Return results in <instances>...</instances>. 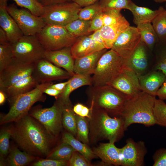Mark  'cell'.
Listing matches in <instances>:
<instances>
[{
	"label": "cell",
	"instance_id": "obj_5",
	"mask_svg": "<svg viewBox=\"0 0 166 166\" xmlns=\"http://www.w3.org/2000/svg\"><path fill=\"white\" fill-rule=\"evenodd\" d=\"M125 60L111 49L101 57L92 77V85H109L125 67Z\"/></svg>",
	"mask_w": 166,
	"mask_h": 166
},
{
	"label": "cell",
	"instance_id": "obj_10",
	"mask_svg": "<svg viewBox=\"0 0 166 166\" xmlns=\"http://www.w3.org/2000/svg\"><path fill=\"white\" fill-rule=\"evenodd\" d=\"M81 8L73 2L52 5L44 6L41 17L46 24L66 26L79 18L78 14Z\"/></svg>",
	"mask_w": 166,
	"mask_h": 166
},
{
	"label": "cell",
	"instance_id": "obj_56",
	"mask_svg": "<svg viewBox=\"0 0 166 166\" xmlns=\"http://www.w3.org/2000/svg\"><path fill=\"white\" fill-rule=\"evenodd\" d=\"M6 96L5 93L2 91L0 90V105H2L5 102Z\"/></svg>",
	"mask_w": 166,
	"mask_h": 166
},
{
	"label": "cell",
	"instance_id": "obj_12",
	"mask_svg": "<svg viewBox=\"0 0 166 166\" xmlns=\"http://www.w3.org/2000/svg\"><path fill=\"white\" fill-rule=\"evenodd\" d=\"M32 76L39 84L56 80L69 79L72 77L67 71L44 58L34 63Z\"/></svg>",
	"mask_w": 166,
	"mask_h": 166
},
{
	"label": "cell",
	"instance_id": "obj_24",
	"mask_svg": "<svg viewBox=\"0 0 166 166\" xmlns=\"http://www.w3.org/2000/svg\"><path fill=\"white\" fill-rule=\"evenodd\" d=\"M39 84L32 76L23 78L8 87L0 89L5 93L11 104L20 96L34 89Z\"/></svg>",
	"mask_w": 166,
	"mask_h": 166
},
{
	"label": "cell",
	"instance_id": "obj_40",
	"mask_svg": "<svg viewBox=\"0 0 166 166\" xmlns=\"http://www.w3.org/2000/svg\"><path fill=\"white\" fill-rule=\"evenodd\" d=\"M13 60L11 44H0V72L6 68Z\"/></svg>",
	"mask_w": 166,
	"mask_h": 166
},
{
	"label": "cell",
	"instance_id": "obj_50",
	"mask_svg": "<svg viewBox=\"0 0 166 166\" xmlns=\"http://www.w3.org/2000/svg\"><path fill=\"white\" fill-rule=\"evenodd\" d=\"M43 6L73 2V0H38Z\"/></svg>",
	"mask_w": 166,
	"mask_h": 166
},
{
	"label": "cell",
	"instance_id": "obj_33",
	"mask_svg": "<svg viewBox=\"0 0 166 166\" xmlns=\"http://www.w3.org/2000/svg\"><path fill=\"white\" fill-rule=\"evenodd\" d=\"M91 20H85L79 18L73 21L65 27L69 33L75 38L89 35Z\"/></svg>",
	"mask_w": 166,
	"mask_h": 166
},
{
	"label": "cell",
	"instance_id": "obj_8",
	"mask_svg": "<svg viewBox=\"0 0 166 166\" xmlns=\"http://www.w3.org/2000/svg\"><path fill=\"white\" fill-rule=\"evenodd\" d=\"M36 36L46 50L71 47L78 38L71 35L65 26L49 24H46Z\"/></svg>",
	"mask_w": 166,
	"mask_h": 166
},
{
	"label": "cell",
	"instance_id": "obj_43",
	"mask_svg": "<svg viewBox=\"0 0 166 166\" xmlns=\"http://www.w3.org/2000/svg\"><path fill=\"white\" fill-rule=\"evenodd\" d=\"M123 15L121 10L103 9V19L104 26H108L116 22Z\"/></svg>",
	"mask_w": 166,
	"mask_h": 166
},
{
	"label": "cell",
	"instance_id": "obj_11",
	"mask_svg": "<svg viewBox=\"0 0 166 166\" xmlns=\"http://www.w3.org/2000/svg\"><path fill=\"white\" fill-rule=\"evenodd\" d=\"M6 9L24 35H36L46 25L41 17L36 16L25 9H19L14 4L7 6Z\"/></svg>",
	"mask_w": 166,
	"mask_h": 166
},
{
	"label": "cell",
	"instance_id": "obj_53",
	"mask_svg": "<svg viewBox=\"0 0 166 166\" xmlns=\"http://www.w3.org/2000/svg\"><path fill=\"white\" fill-rule=\"evenodd\" d=\"M44 93L49 96H53L56 98L62 92L54 89L48 87L45 90Z\"/></svg>",
	"mask_w": 166,
	"mask_h": 166
},
{
	"label": "cell",
	"instance_id": "obj_32",
	"mask_svg": "<svg viewBox=\"0 0 166 166\" xmlns=\"http://www.w3.org/2000/svg\"><path fill=\"white\" fill-rule=\"evenodd\" d=\"M153 51L154 57L152 70L162 71L166 77V42H158Z\"/></svg>",
	"mask_w": 166,
	"mask_h": 166
},
{
	"label": "cell",
	"instance_id": "obj_38",
	"mask_svg": "<svg viewBox=\"0 0 166 166\" xmlns=\"http://www.w3.org/2000/svg\"><path fill=\"white\" fill-rule=\"evenodd\" d=\"M11 0L15 2L18 6L27 9L33 14L36 16L41 17L43 13L44 6L38 0Z\"/></svg>",
	"mask_w": 166,
	"mask_h": 166
},
{
	"label": "cell",
	"instance_id": "obj_46",
	"mask_svg": "<svg viewBox=\"0 0 166 166\" xmlns=\"http://www.w3.org/2000/svg\"><path fill=\"white\" fill-rule=\"evenodd\" d=\"M153 166H166V148H160L157 150L152 156Z\"/></svg>",
	"mask_w": 166,
	"mask_h": 166
},
{
	"label": "cell",
	"instance_id": "obj_14",
	"mask_svg": "<svg viewBox=\"0 0 166 166\" xmlns=\"http://www.w3.org/2000/svg\"><path fill=\"white\" fill-rule=\"evenodd\" d=\"M34 63L12 62L0 72V89L6 88L18 81L32 75Z\"/></svg>",
	"mask_w": 166,
	"mask_h": 166
},
{
	"label": "cell",
	"instance_id": "obj_29",
	"mask_svg": "<svg viewBox=\"0 0 166 166\" xmlns=\"http://www.w3.org/2000/svg\"><path fill=\"white\" fill-rule=\"evenodd\" d=\"M6 161L9 165L23 166L32 162L35 156L25 151H21L18 148H13L10 150Z\"/></svg>",
	"mask_w": 166,
	"mask_h": 166
},
{
	"label": "cell",
	"instance_id": "obj_54",
	"mask_svg": "<svg viewBox=\"0 0 166 166\" xmlns=\"http://www.w3.org/2000/svg\"><path fill=\"white\" fill-rule=\"evenodd\" d=\"M99 0H73L74 2L79 5L81 7H84L93 4Z\"/></svg>",
	"mask_w": 166,
	"mask_h": 166
},
{
	"label": "cell",
	"instance_id": "obj_48",
	"mask_svg": "<svg viewBox=\"0 0 166 166\" xmlns=\"http://www.w3.org/2000/svg\"><path fill=\"white\" fill-rule=\"evenodd\" d=\"M74 113L79 116L89 119L90 117L91 109L80 103H77L73 106Z\"/></svg>",
	"mask_w": 166,
	"mask_h": 166
},
{
	"label": "cell",
	"instance_id": "obj_6",
	"mask_svg": "<svg viewBox=\"0 0 166 166\" xmlns=\"http://www.w3.org/2000/svg\"><path fill=\"white\" fill-rule=\"evenodd\" d=\"M52 84V82L40 84L32 90L18 97L10 104L8 112L1 117L0 124L16 122L28 114L35 103L45 100L44 91Z\"/></svg>",
	"mask_w": 166,
	"mask_h": 166
},
{
	"label": "cell",
	"instance_id": "obj_2",
	"mask_svg": "<svg viewBox=\"0 0 166 166\" xmlns=\"http://www.w3.org/2000/svg\"><path fill=\"white\" fill-rule=\"evenodd\" d=\"M90 109V117L88 118L89 142L94 144L105 140L115 143L123 137L126 130L121 116L112 117L104 111Z\"/></svg>",
	"mask_w": 166,
	"mask_h": 166
},
{
	"label": "cell",
	"instance_id": "obj_30",
	"mask_svg": "<svg viewBox=\"0 0 166 166\" xmlns=\"http://www.w3.org/2000/svg\"><path fill=\"white\" fill-rule=\"evenodd\" d=\"M92 40V34L78 38L71 46L72 56L75 59L89 54Z\"/></svg>",
	"mask_w": 166,
	"mask_h": 166
},
{
	"label": "cell",
	"instance_id": "obj_58",
	"mask_svg": "<svg viewBox=\"0 0 166 166\" xmlns=\"http://www.w3.org/2000/svg\"><path fill=\"white\" fill-rule=\"evenodd\" d=\"M165 7H166V8H165V10H166V3Z\"/></svg>",
	"mask_w": 166,
	"mask_h": 166
},
{
	"label": "cell",
	"instance_id": "obj_9",
	"mask_svg": "<svg viewBox=\"0 0 166 166\" xmlns=\"http://www.w3.org/2000/svg\"><path fill=\"white\" fill-rule=\"evenodd\" d=\"M11 44L13 58L16 61L34 63L44 58L46 50L36 35H24Z\"/></svg>",
	"mask_w": 166,
	"mask_h": 166
},
{
	"label": "cell",
	"instance_id": "obj_49",
	"mask_svg": "<svg viewBox=\"0 0 166 166\" xmlns=\"http://www.w3.org/2000/svg\"><path fill=\"white\" fill-rule=\"evenodd\" d=\"M104 26L102 11L91 20L89 32L91 33L100 30Z\"/></svg>",
	"mask_w": 166,
	"mask_h": 166
},
{
	"label": "cell",
	"instance_id": "obj_17",
	"mask_svg": "<svg viewBox=\"0 0 166 166\" xmlns=\"http://www.w3.org/2000/svg\"><path fill=\"white\" fill-rule=\"evenodd\" d=\"M149 50L141 40L129 57L125 60V67L132 70L138 76L145 74L149 66Z\"/></svg>",
	"mask_w": 166,
	"mask_h": 166
},
{
	"label": "cell",
	"instance_id": "obj_31",
	"mask_svg": "<svg viewBox=\"0 0 166 166\" xmlns=\"http://www.w3.org/2000/svg\"><path fill=\"white\" fill-rule=\"evenodd\" d=\"M159 13L152 21V26L158 37L159 42H166V11L162 6Z\"/></svg>",
	"mask_w": 166,
	"mask_h": 166
},
{
	"label": "cell",
	"instance_id": "obj_39",
	"mask_svg": "<svg viewBox=\"0 0 166 166\" xmlns=\"http://www.w3.org/2000/svg\"><path fill=\"white\" fill-rule=\"evenodd\" d=\"M103 9L98 1L81 8L79 14V18L85 20H91L101 13Z\"/></svg>",
	"mask_w": 166,
	"mask_h": 166
},
{
	"label": "cell",
	"instance_id": "obj_7",
	"mask_svg": "<svg viewBox=\"0 0 166 166\" xmlns=\"http://www.w3.org/2000/svg\"><path fill=\"white\" fill-rule=\"evenodd\" d=\"M52 106L42 108L38 106L30 110L29 114L36 119L46 129L48 132L55 137L58 135L63 127L62 114L64 109L72 105L57 97Z\"/></svg>",
	"mask_w": 166,
	"mask_h": 166
},
{
	"label": "cell",
	"instance_id": "obj_13",
	"mask_svg": "<svg viewBox=\"0 0 166 166\" xmlns=\"http://www.w3.org/2000/svg\"><path fill=\"white\" fill-rule=\"evenodd\" d=\"M141 40L136 27L130 26L117 38L111 49L125 60L130 56Z\"/></svg>",
	"mask_w": 166,
	"mask_h": 166
},
{
	"label": "cell",
	"instance_id": "obj_16",
	"mask_svg": "<svg viewBox=\"0 0 166 166\" xmlns=\"http://www.w3.org/2000/svg\"><path fill=\"white\" fill-rule=\"evenodd\" d=\"M109 85L130 99L136 97L142 91L138 75L132 70L126 67Z\"/></svg>",
	"mask_w": 166,
	"mask_h": 166
},
{
	"label": "cell",
	"instance_id": "obj_26",
	"mask_svg": "<svg viewBox=\"0 0 166 166\" xmlns=\"http://www.w3.org/2000/svg\"><path fill=\"white\" fill-rule=\"evenodd\" d=\"M129 10L133 15V22L137 26L145 23H151L159 12L160 9L159 8L157 10H152L148 7L139 6L132 1Z\"/></svg>",
	"mask_w": 166,
	"mask_h": 166
},
{
	"label": "cell",
	"instance_id": "obj_18",
	"mask_svg": "<svg viewBox=\"0 0 166 166\" xmlns=\"http://www.w3.org/2000/svg\"><path fill=\"white\" fill-rule=\"evenodd\" d=\"M6 0H0V26L5 32L11 44L18 40L23 34L6 9Z\"/></svg>",
	"mask_w": 166,
	"mask_h": 166
},
{
	"label": "cell",
	"instance_id": "obj_20",
	"mask_svg": "<svg viewBox=\"0 0 166 166\" xmlns=\"http://www.w3.org/2000/svg\"><path fill=\"white\" fill-rule=\"evenodd\" d=\"M138 77L142 91L155 97L157 91L166 79L165 74L160 70H152Z\"/></svg>",
	"mask_w": 166,
	"mask_h": 166
},
{
	"label": "cell",
	"instance_id": "obj_21",
	"mask_svg": "<svg viewBox=\"0 0 166 166\" xmlns=\"http://www.w3.org/2000/svg\"><path fill=\"white\" fill-rule=\"evenodd\" d=\"M93 151L97 157L108 165H121V148L116 147L114 143H101L93 148Z\"/></svg>",
	"mask_w": 166,
	"mask_h": 166
},
{
	"label": "cell",
	"instance_id": "obj_22",
	"mask_svg": "<svg viewBox=\"0 0 166 166\" xmlns=\"http://www.w3.org/2000/svg\"><path fill=\"white\" fill-rule=\"evenodd\" d=\"M130 26L123 16L116 22L110 25L104 26L99 31L106 48L111 49L118 36Z\"/></svg>",
	"mask_w": 166,
	"mask_h": 166
},
{
	"label": "cell",
	"instance_id": "obj_52",
	"mask_svg": "<svg viewBox=\"0 0 166 166\" xmlns=\"http://www.w3.org/2000/svg\"><path fill=\"white\" fill-rule=\"evenodd\" d=\"M70 79H69L67 81L64 82L55 84H53V83L50 85L49 87L54 89L62 92L66 86L70 81Z\"/></svg>",
	"mask_w": 166,
	"mask_h": 166
},
{
	"label": "cell",
	"instance_id": "obj_23",
	"mask_svg": "<svg viewBox=\"0 0 166 166\" xmlns=\"http://www.w3.org/2000/svg\"><path fill=\"white\" fill-rule=\"evenodd\" d=\"M107 49H105L75 59L74 66V73L85 76L93 74L99 59Z\"/></svg>",
	"mask_w": 166,
	"mask_h": 166
},
{
	"label": "cell",
	"instance_id": "obj_44",
	"mask_svg": "<svg viewBox=\"0 0 166 166\" xmlns=\"http://www.w3.org/2000/svg\"><path fill=\"white\" fill-rule=\"evenodd\" d=\"M106 49L103 41L101 36L99 30L92 34V40L89 54Z\"/></svg>",
	"mask_w": 166,
	"mask_h": 166
},
{
	"label": "cell",
	"instance_id": "obj_41",
	"mask_svg": "<svg viewBox=\"0 0 166 166\" xmlns=\"http://www.w3.org/2000/svg\"><path fill=\"white\" fill-rule=\"evenodd\" d=\"M11 136L10 128H5L0 133V153L1 158L4 159L9 153V139Z\"/></svg>",
	"mask_w": 166,
	"mask_h": 166
},
{
	"label": "cell",
	"instance_id": "obj_47",
	"mask_svg": "<svg viewBox=\"0 0 166 166\" xmlns=\"http://www.w3.org/2000/svg\"><path fill=\"white\" fill-rule=\"evenodd\" d=\"M34 166H65L69 165L68 161L47 159L40 160L33 164Z\"/></svg>",
	"mask_w": 166,
	"mask_h": 166
},
{
	"label": "cell",
	"instance_id": "obj_3",
	"mask_svg": "<svg viewBox=\"0 0 166 166\" xmlns=\"http://www.w3.org/2000/svg\"><path fill=\"white\" fill-rule=\"evenodd\" d=\"M86 93L90 108L104 111L113 117L121 116L126 101L130 99L110 85L89 86Z\"/></svg>",
	"mask_w": 166,
	"mask_h": 166
},
{
	"label": "cell",
	"instance_id": "obj_4",
	"mask_svg": "<svg viewBox=\"0 0 166 166\" xmlns=\"http://www.w3.org/2000/svg\"><path fill=\"white\" fill-rule=\"evenodd\" d=\"M156 97L142 91L126 101L120 116L124 119L126 130L132 124H141L146 127L154 125L153 108Z\"/></svg>",
	"mask_w": 166,
	"mask_h": 166
},
{
	"label": "cell",
	"instance_id": "obj_35",
	"mask_svg": "<svg viewBox=\"0 0 166 166\" xmlns=\"http://www.w3.org/2000/svg\"><path fill=\"white\" fill-rule=\"evenodd\" d=\"M75 151L69 144L62 142L52 152L49 153L46 158L69 161Z\"/></svg>",
	"mask_w": 166,
	"mask_h": 166
},
{
	"label": "cell",
	"instance_id": "obj_36",
	"mask_svg": "<svg viewBox=\"0 0 166 166\" xmlns=\"http://www.w3.org/2000/svg\"><path fill=\"white\" fill-rule=\"evenodd\" d=\"M77 135L76 138L88 145L89 144V127L87 118L76 115Z\"/></svg>",
	"mask_w": 166,
	"mask_h": 166
},
{
	"label": "cell",
	"instance_id": "obj_28",
	"mask_svg": "<svg viewBox=\"0 0 166 166\" xmlns=\"http://www.w3.org/2000/svg\"><path fill=\"white\" fill-rule=\"evenodd\" d=\"M151 23L147 22L140 24L137 25L136 27L140 34L141 40L152 52L156 45L159 42V39Z\"/></svg>",
	"mask_w": 166,
	"mask_h": 166
},
{
	"label": "cell",
	"instance_id": "obj_37",
	"mask_svg": "<svg viewBox=\"0 0 166 166\" xmlns=\"http://www.w3.org/2000/svg\"><path fill=\"white\" fill-rule=\"evenodd\" d=\"M153 113L156 124L166 127V104L164 101L156 99Z\"/></svg>",
	"mask_w": 166,
	"mask_h": 166
},
{
	"label": "cell",
	"instance_id": "obj_19",
	"mask_svg": "<svg viewBox=\"0 0 166 166\" xmlns=\"http://www.w3.org/2000/svg\"><path fill=\"white\" fill-rule=\"evenodd\" d=\"M71 47H66L55 50H46L44 58L63 68L72 77L75 74L74 71L75 59L72 56Z\"/></svg>",
	"mask_w": 166,
	"mask_h": 166
},
{
	"label": "cell",
	"instance_id": "obj_57",
	"mask_svg": "<svg viewBox=\"0 0 166 166\" xmlns=\"http://www.w3.org/2000/svg\"><path fill=\"white\" fill-rule=\"evenodd\" d=\"M154 2L157 3H161L166 2V0H153Z\"/></svg>",
	"mask_w": 166,
	"mask_h": 166
},
{
	"label": "cell",
	"instance_id": "obj_1",
	"mask_svg": "<svg viewBox=\"0 0 166 166\" xmlns=\"http://www.w3.org/2000/svg\"><path fill=\"white\" fill-rule=\"evenodd\" d=\"M11 128V136L19 147L33 156H47L54 137L28 113Z\"/></svg>",
	"mask_w": 166,
	"mask_h": 166
},
{
	"label": "cell",
	"instance_id": "obj_42",
	"mask_svg": "<svg viewBox=\"0 0 166 166\" xmlns=\"http://www.w3.org/2000/svg\"><path fill=\"white\" fill-rule=\"evenodd\" d=\"M131 0H99V3L103 9H114L129 10Z\"/></svg>",
	"mask_w": 166,
	"mask_h": 166
},
{
	"label": "cell",
	"instance_id": "obj_15",
	"mask_svg": "<svg viewBox=\"0 0 166 166\" xmlns=\"http://www.w3.org/2000/svg\"><path fill=\"white\" fill-rule=\"evenodd\" d=\"M125 145L121 148L122 166H143L144 157L147 153L145 143L142 141H135L128 138Z\"/></svg>",
	"mask_w": 166,
	"mask_h": 166
},
{
	"label": "cell",
	"instance_id": "obj_34",
	"mask_svg": "<svg viewBox=\"0 0 166 166\" xmlns=\"http://www.w3.org/2000/svg\"><path fill=\"white\" fill-rule=\"evenodd\" d=\"M72 105L68 106L64 110L62 114L63 126L75 137L77 135L76 114L74 112Z\"/></svg>",
	"mask_w": 166,
	"mask_h": 166
},
{
	"label": "cell",
	"instance_id": "obj_55",
	"mask_svg": "<svg viewBox=\"0 0 166 166\" xmlns=\"http://www.w3.org/2000/svg\"><path fill=\"white\" fill-rule=\"evenodd\" d=\"M10 43L5 32L0 28V44Z\"/></svg>",
	"mask_w": 166,
	"mask_h": 166
},
{
	"label": "cell",
	"instance_id": "obj_51",
	"mask_svg": "<svg viewBox=\"0 0 166 166\" xmlns=\"http://www.w3.org/2000/svg\"><path fill=\"white\" fill-rule=\"evenodd\" d=\"M156 96L159 99L166 100V79L157 91Z\"/></svg>",
	"mask_w": 166,
	"mask_h": 166
},
{
	"label": "cell",
	"instance_id": "obj_27",
	"mask_svg": "<svg viewBox=\"0 0 166 166\" xmlns=\"http://www.w3.org/2000/svg\"><path fill=\"white\" fill-rule=\"evenodd\" d=\"M62 142L70 145L76 151L78 152L90 161L97 157L94 153L93 150L89 146V145L78 140L68 132L63 133Z\"/></svg>",
	"mask_w": 166,
	"mask_h": 166
},
{
	"label": "cell",
	"instance_id": "obj_45",
	"mask_svg": "<svg viewBox=\"0 0 166 166\" xmlns=\"http://www.w3.org/2000/svg\"><path fill=\"white\" fill-rule=\"evenodd\" d=\"M90 161L78 152L75 151L72 155L68 161L69 166H93Z\"/></svg>",
	"mask_w": 166,
	"mask_h": 166
},
{
	"label": "cell",
	"instance_id": "obj_25",
	"mask_svg": "<svg viewBox=\"0 0 166 166\" xmlns=\"http://www.w3.org/2000/svg\"><path fill=\"white\" fill-rule=\"evenodd\" d=\"M70 80L69 82L58 97L67 102H71L69 97L72 92L74 90L82 86L92 85V77L90 76L75 73L70 78Z\"/></svg>",
	"mask_w": 166,
	"mask_h": 166
}]
</instances>
